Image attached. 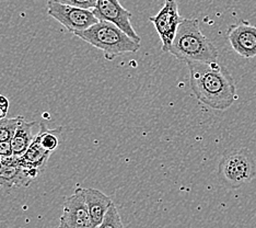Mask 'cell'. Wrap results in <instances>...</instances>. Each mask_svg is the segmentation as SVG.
Returning a JSON list of instances; mask_svg holds the SVG:
<instances>
[{
  "label": "cell",
  "instance_id": "obj_1",
  "mask_svg": "<svg viewBox=\"0 0 256 228\" xmlns=\"http://www.w3.org/2000/svg\"><path fill=\"white\" fill-rule=\"evenodd\" d=\"M190 85L197 100L214 110H226L236 99V81L218 62L188 64Z\"/></svg>",
  "mask_w": 256,
  "mask_h": 228
},
{
  "label": "cell",
  "instance_id": "obj_2",
  "mask_svg": "<svg viewBox=\"0 0 256 228\" xmlns=\"http://www.w3.org/2000/svg\"><path fill=\"white\" fill-rule=\"evenodd\" d=\"M168 53L186 64L214 63L219 57L217 48L202 34L197 19H183Z\"/></svg>",
  "mask_w": 256,
  "mask_h": 228
},
{
  "label": "cell",
  "instance_id": "obj_3",
  "mask_svg": "<svg viewBox=\"0 0 256 228\" xmlns=\"http://www.w3.org/2000/svg\"><path fill=\"white\" fill-rule=\"evenodd\" d=\"M74 35L101 50L106 61H113L127 53H137L140 49V43L108 21H98L86 30L74 32Z\"/></svg>",
  "mask_w": 256,
  "mask_h": 228
},
{
  "label": "cell",
  "instance_id": "obj_4",
  "mask_svg": "<svg viewBox=\"0 0 256 228\" xmlns=\"http://www.w3.org/2000/svg\"><path fill=\"white\" fill-rule=\"evenodd\" d=\"M217 173L220 183L226 188L238 189L256 177V160L246 148L232 150L221 158Z\"/></svg>",
  "mask_w": 256,
  "mask_h": 228
},
{
  "label": "cell",
  "instance_id": "obj_5",
  "mask_svg": "<svg viewBox=\"0 0 256 228\" xmlns=\"http://www.w3.org/2000/svg\"><path fill=\"white\" fill-rule=\"evenodd\" d=\"M48 15L60 22L72 34L86 30L94 23L98 22L92 10L74 7V6L60 4L54 0L48 2Z\"/></svg>",
  "mask_w": 256,
  "mask_h": 228
},
{
  "label": "cell",
  "instance_id": "obj_6",
  "mask_svg": "<svg viewBox=\"0 0 256 228\" xmlns=\"http://www.w3.org/2000/svg\"><path fill=\"white\" fill-rule=\"evenodd\" d=\"M184 18L180 16L176 0H166L164 7L156 16L149 18V21L154 26L162 42V52L168 53L176 38L178 26Z\"/></svg>",
  "mask_w": 256,
  "mask_h": 228
},
{
  "label": "cell",
  "instance_id": "obj_7",
  "mask_svg": "<svg viewBox=\"0 0 256 228\" xmlns=\"http://www.w3.org/2000/svg\"><path fill=\"white\" fill-rule=\"evenodd\" d=\"M58 228H96L86 205L84 190L81 186H77L64 204Z\"/></svg>",
  "mask_w": 256,
  "mask_h": 228
},
{
  "label": "cell",
  "instance_id": "obj_8",
  "mask_svg": "<svg viewBox=\"0 0 256 228\" xmlns=\"http://www.w3.org/2000/svg\"><path fill=\"white\" fill-rule=\"evenodd\" d=\"M92 11L98 21L113 23L136 42H142L140 37L134 30L130 23L132 14L120 5V0H98Z\"/></svg>",
  "mask_w": 256,
  "mask_h": 228
},
{
  "label": "cell",
  "instance_id": "obj_9",
  "mask_svg": "<svg viewBox=\"0 0 256 228\" xmlns=\"http://www.w3.org/2000/svg\"><path fill=\"white\" fill-rule=\"evenodd\" d=\"M40 173L38 169L26 168L16 161V158L4 157L0 162V186L10 190L14 188H26Z\"/></svg>",
  "mask_w": 256,
  "mask_h": 228
},
{
  "label": "cell",
  "instance_id": "obj_10",
  "mask_svg": "<svg viewBox=\"0 0 256 228\" xmlns=\"http://www.w3.org/2000/svg\"><path fill=\"white\" fill-rule=\"evenodd\" d=\"M226 38L240 56L248 60L256 56V26L246 21L236 23L229 27Z\"/></svg>",
  "mask_w": 256,
  "mask_h": 228
},
{
  "label": "cell",
  "instance_id": "obj_11",
  "mask_svg": "<svg viewBox=\"0 0 256 228\" xmlns=\"http://www.w3.org/2000/svg\"><path fill=\"white\" fill-rule=\"evenodd\" d=\"M86 205L89 208L90 217L93 225L96 228L102 223V220L113 204L112 198L104 194L103 192L92 188H84Z\"/></svg>",
  "mask_w": 256,
  "mask_h": 228
},
{
  "label": "cell",
  "instance_id": "obj_12",
  "mask_svg": "<svg viewBox=\"0 0 256 228\" xmlns=\"http://www.w3.org/2000/svg\"><path fill=\"white\" fill-rule=\"evenodd\" d=\"M50 155L52 151L44 147L42 140H40V134L38 132L36 138H34L32 144L30 145V147L28 148V150L21 157L16 158V161L23 167L38 169L40 172H43Z\"/></svg>",
  "mask_w": 256,
  "mask_h": 228
},
{
  "label": "cell",
  "instance_id": "obj_13",
  "mask_svg": "<svg viewBox=\"0 0 256 228\" xmlns=\"http://www.w3.org/2000/svg\"><path fill=\"white\" fill-rule=\"evenodd\" d=\"M36 122H28L22 116L18 127L14 132V135L11 139V146H12L14 157L19 158L26 153L28 148L36 138V134L33 133V128Z\"/></svg>",
  "mask_w": 256,
  "mask_h": 228
},
{
  "label": "cell",
  "instance_id": "obj_14",
  "mask_svg": "<svg viewBox=\"0 0 256 228\" xmlns=\"http://www.w3.org/2000/svg\"><path fill=\"white\" fill-rule=\"evenodd\" d=\"M60 132L62 127H58L56 130H50V128L46 127L45 123H40V124L38 134L40 136V140H42L44 147L52 151V153L56 150L58 145H60V138H58V135H60Z\"/></svg>",
  "mask_w": 256,
  "mask_h": 228
},
{
  "label": "cell",
  "instance_id": "obj_15",
  "mask_svg": "<svg viewBox=\"0 0 256 228\" xmlns=\"http://www.w3.org/2000/svg\"><path fill=\"white\" fill-rule=\"evenodd\" d=\"M22 116H16V118H2L0 119V142L4 140H11L14 135V132L18 127Z\"/></svg>",
  "mask_w": 256,
  "mask_h": 228
},
{
  "label": "cell",
  "instance_id": "obj_16",
  "mask_svg": "<svg viewBox=\"0 0 256 228\" xmlns=\"http://www.w3.org/2000/svg\"><path fill=\"white\" fill-rule=\"evenodd\" d=\"M96 228H125L123 220H122V217L118 213V209L114 203L110 206L106 216H104L102 223Z\"/></svg>",
  "mask_w": 256,
  "mask_h": 228
},
{
  "label": "cell",
  "instance_id": "obj_17",
  "mask_svg": "<svg viewBox=\"0 0 256 228\" xmlns=\"http://www.w3.org/2000/svg\"><path fill=\"white\" fill-rule=\"evenodd\" d=\"M54 2L69 5V6H74V7L92 10L96 7L98 0H54Z\"/></svg>",
  "mask_w": 256,
  "mask_h": 228
},
{
  "label": "cell",
  "instance_id": "obj_18",
  "mask_svg": "<svg viewBox=\"0 0 256 228\" xmlns=\"http://www.w3.org/2000/svg\"><path fill=\"white\" fill-rule=\"evenodd\" d=\"M14 156L12 153V146H11V140H4V142H0V157H11Z\"/></svg>",
  "mask_w": 256,
  "mask_h": 228
},
{
  "label": "cell",
  "instance_id": "obj_19",
  "mask_svg": "<svg viewBox=\"0 0 256 228\" xmlns=\"http://www.w3.org/2000/svg\"><path fill=\"white\" fill-rule=\"evenodd\" d=\"M9 110V101L4 96L0 95V119L6 118V114L8 113Z\"/></svg>",
  "mask_w": 256,
  "mask_h": 228
}]
</instances>
